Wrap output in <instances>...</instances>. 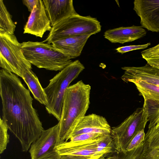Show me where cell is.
Returning a JSON list of instances; mask_svg holds the SVG:
<instances>
[{
    "instance_id": "6da1fadb",
    "label": "cell",
    "mask_w": 159,
    "mask_h": 159,
    "mask_svg": "<svg viewBox=\"0 0 159 159\" xmlns=\"http://www.w3.org/2000/svg\"><path fill=\"white\" fill-rule=\"evenodd\" d=\"M0 94L2 119L8 129L19 141L22 151L27 152L44 130L33 107L30 91L18 76L2 69L0 70Z\"/></svg>"
},
{
    "instance_id": "7a4b0ae2",
    "label": "cell",
    "mask_w": 159,
    "mask_h": 159,
    "mask_svg": "<svg viewBox=\"0 0 159 159\" xmlns=\"http://www.w3.org/2000/svg\"><path fill=\"white\" fill-rule=\"evenodd\" d=\"M91 89L89 85L80 80L66 89L58 123L60 144L70 139L78 124L85 116L90 103Z\"/></svg>"
},
{
    "instance_id": "3957f363",
    "label": "cell",
    "mask_w": 159,
    "mask_h": 159,
    "mask_svg": "<svg viewBox=\"0 0 159 159\" xmlns=\"http://www.w3.org/2000/svg\"><path fill=\"white\" fill-rule=\"evenodd\" d=\"M84 68L79 60L72 61L51 79L48 85L44 88L47 102L46 109L58 121L61 117L65 92L70 83Z\"/></svg>"
},
{
    "instance_id": "277c9868",
    "label": "cell",
    "mask_w": 159,
    "mask_h": 159,
    "mask_svg": "<svg viewBox=\"0 0 159 159\" xmlns=\"http://www.w3.org/2000/svg\"><path fill=\"white\" fill-rule=\"evenodd\" d=\"M21 46L27 61L39 68L61 71L72 62L69 57L52 44L28 41L21 43Z\"/></svg>"
},
{
    "instance_id": "5b68a950",
    "label": "cell",
    "mask_w": 159,
    "mask_h": 159,
    "mask_svg": "<svg viewBox=\"0 0 159 159\" xmlns=\"http://www.w3.org/2000/svg\"><path fill=\"white\" fill-rule=\"evenodd\" d=\"M101 30L100 22L90 16L77 14L66 18L52 27L46 39L43 42L49 44L62 38L83 35H92Z\"/></svg>"
},
{
    "instance_id": "8992f818",
    "label": "cell",
    "mask_w": 159,
    "mask_h": 159,
    "mask_svg": "<svg viewBox=\"0 0 159 159\" xmlns=\"http://www.w3.org/2000/svg\"><path fill=\"white\" fill-rule=\"evenodd\" d=\"M56 150L60 156H81L92 159H98L117 152L110 135L86 141L65 142L58 145Z\"/></svg>"
},
{
    "instance_id": "52a82bcc",
    "label": "cell",
    "mask_w": 159,
    "mask_h": 159,
    "mask_svg": "<svg viewBox=\"0 0 159 159\" xmlns=\"http://www.w3.org/2000/svg\"><path fill=\"white\" fill-rule=\"evenodd\" d=\"M0 66L21 78L26 69H32L14 34L0 31Z\"/></svg>"
},
{
    "instance_id": "ba28073f",
    "label": "cell",
    "mask_w": 159,
    "mask_h": 159,
    "mask_svg": "<svg viewBox=\"0 0 159 159\" xmlns=\"http://www.w3.org/2000/svg\"><path fill=\"white\" fill-rule=\"evenodd\" d=\"M148 122L147 111L143 106L137 108L118 125L111 128L110 135L117 152H125L134 136L145 129Z\"/></svg>"
},
{
    "instance_id": "9c48e42d",
    "label": "cell",
    "mask_w": 159,
    "mask_h": 159,
    "mask_svg": "<svg viewBox=\"0 0 159 159\" xmlns=\"http://www.w3.org/2000/svg\"><path fill=\"white\" fill-rule=\"evenodd\" d=\"M58 123L44 130L30 148L31 159H59L56 148L59 144Z\"/></svg>"
},
{
    "instance_id": "30bf717a",
    "label": "cell",
    "mask_w": 159,
    "mask_h": 159,
    "mask_svg": "<svg viewBox=\"0 0 159 159\" xmlns=\"http://www.w3.org/2000/svg\"><path fill=\"white\" fill-rule=\"evenodd\" d=\"M133 9L140 17L143 28L159 32V0H135Z\"/></svg>"
},
{
    "instance_id": "8fae6325",
    "label": "cell",
    "mask_w": 159,
    "mask_h": 159,
    "mask_svg": "<svg viewBox=\"0 0 159 159\" xmlns=\"http://www.w3.org/2000/svg\"><path fill=\"white\" fill-rule=\"evenodd\" d=\"M52 28L43 0H39L28 17L24 28V34H28L41 38Z\"/></svg>"
},
{
    "instance_id": "7c38bea8",
    "label": "cell",
    "mask_w": 159,
    "mask_h": 159,
    "mask_svg": "<svg viewBox=\"0 0 159 159\" xmlns=\"http://www.w3.org/2000/svg\"><path fill=\"white\" fill-rule=\"evenodd\" d=\"M121 79L124 82L132 83L142 81L159 86V68L152 66L148 64L141 66H125Z\"/></svg>"
},
{
    "instance_id": "4fadbf2b",
    "label": "cell",
    "mask_w": 159,
    "mask_h": 159,
    "mask_svg": "<svg viewBox=\"0 0 159 159\" xmlns=\"http://www.w3.org/2000/svg\"><path fill=\"white\" fill-rule=\"evenodd\" d=\"M52 27L73 15L77 14L72 0H43Z\"/></svg>"
},
{
    "instance_id": "5bb4252c",
    "label": "cell",
    "mask_w": 159,
    "mask_h": 159,
    "mask_svg": "<svg viewBox=\"0 0 159 159\" xmlns=\"http://www.w3.org/2000/svg\"><path fill=\"white\" fill-rule=\"evenodd\" d=\"M111 128L106 119L95 114L85 116L80 121L72 136L88 133H96L110 135Z\"/></svg>"
},
{
    "instance_id": "9a60e30c",
    "label": "cell",
    "mask_w": 159,
    "mask_h": 159,
    "mask_svg": "<svg viewBox=\"0 0 159 159\" xmlns=\"http://www.w3.org/2000/svg\"><path fill=\"white\" fill-rule=\"evenodd\" d=\"M147 32L142 26L121 27L106 30L104 38L112 43L123 44L132 42L145 36Z\"/></svg>"
},
{
    "instance_id": "2e32d148",
    "label": "cell",
    "mask_w": 159,
    "mask_h": 159,
    "mask_svg": "<svg viewBox=\"0 0 159 159\" xmlns=\"http://www.w3.org/2000/svg\"><path fill=\"white\" fill-rule=\"evenodd\" d=\"M90 36L83 35L69 37L55 41L51 44L72 59L80 56Z\"/></svg>"
},
{
    "instance_id": "e0dca14e",
    "label": "cell",
    "mask_w": 159,
    "mask_h": 159,
    "mask_svg": "<svg viewBox=\"0 0 159 159\" xmlns=\"http://www.w3.org/2000/svg\"><path fill=\"white\" fill-rule=\"evenodd\" d=\"M27 85L35 99L45 106L47 104L46 96L38 78L31 69L24 71L22 78Z\"/></svg>"
},
{
    "instance_id": "ac0fdd59",
    "label": "cell",
    "mask_w": 159,
    "mask_h": 159,
    "mask_svg": "<svg viewBox=\"0 0 159 159\" xmlns=\"http://www.w3.org/2000/svg\"><path fill=\"white\" fill-rule=\"evenodd\" d=\"M135 85L144 100H150L159 102V86L142 81L132 82Z\"/></svg>"
},
{
    "instance_id": "d6986e66",
    "label": "cell",
    "mask_w": 159,
    "mask_h": 159,
    "mask_svg": "<svg viewBox=\"0 0 159 159\" xmlns=\"http://www.w3.org/2000/svg\"><path fill=\"white\" fill-rule=\"evenodd\" d=\"M16 25L2 0H0V31L14 34Z\"/></svg>"
},
{
    "instance_id": "ffe728a7",
    "label": "cell",
    "mask_w": 159,
    "mask_h": 159,
    "mask_svg": "<svg viewBox=\"0 0 159 159\" xmlns=\"http://www.w3.org/2000/svg\"><path fill=\"white\" fill-rule=\"evenodd\" d=\"M149 124L148 129L159 125V102L150 100H144Z\"/></svg>"
},
{
    "instance_id": "44dd1931",
    "label": "cell",
    "mask_w": 159,
    "mask_h": 159,
    "mask_svg": "<svg viewBox=\"0 0 159 159\" xmlns=\"http://www.w3.org/2000/svg\"><path fill=\"white\" fill-rule=\"evenodd\" d=\"M142 58L149 65L159 68V43L141 52Z\"/></svg>"
},
{
    "instance_id": "7402d4cb",
    "label": "cell",
    "mask_w": 159,
    "mask_h": 159,
    "mask_svg": "<svg viewBox=\"0 0 159 159\" xmlns=\"http://www.w3.org/2000/svg\"><path fill=\"white\" fill-rule=\"evenodd\" d=\"M143 142L144 146L149 148H159V125L148 129Z\"/></svg>"
},
{
    "instance_id": "603a6c76",
    "label": "cell",
    "mask_w": 159,
    "mask_h": 159,
    "mask_svg": "<svg viewBox=\"0 0 159 159\" xmlns=\"http://www.w3.org/2000/svg\"><path fill=\"white\" fill-rule=\"evenodd\" d=\"M8 129L5 121L1 118L0 120V153L3 152L6 149L9 142V135L8 133Z\"/></svg>"
},
{
    "instance_id": "cb8c5ba5",
    "label": "cell",
    "mask_w": 159,
    "mask_h": 159,
    "mask_svg": "<svg viewBox=\"0 0 159 159\" xmlns=\"http://www.w3.org/2000/svg\"><path fill=\"white\" fill-rule=\"evenodd\" d=\"M143 148V142L138 147L125 152H117L115 154L116 159H139Z\"/></svg>"
},
{
    "instance_id": "d4e9b609",
    "label": "cell",
    "mask_w": 159,
    "mask_h": 159,
    "mask_svg": "<svg viewBox=\"0 0 159 159\" xmlns=\"http://www.w3.org/2000/svg\"><path fill=\"white\" fill-rule=\"evenodd\" d=\"M104 135L96 133L82 134L73 136L70 139L71 142H79L94 140L99 138Z\"/></svg>"
},
{
    "instance_id": "484cf974",
    "label": "cell",
    "mask_w": 159,
    "mask_h": 159,
    "mask_svg": "<svg viewBox=\"0 0 159 159\" xmlns=\"http://www.w3.org/2000/svg\"><path fill=\"white\" fill-rule=\"evenodd\" d=\"M139 159H159V148H149L143 145Z\"/></svg>"
},
{
    "instance_id": "4316f807",
    "label": "cell",
    "mask_w": 159,
    "mask_h": 159,
    "mask_svg": "<svg viewBox=\"0 0 159 159\" xmlns=\"http://www.w3.org/2000/svg\"><path fill=\"white\" fill-rule=\"evenodd\" d=\"M145 134L144 129L139 132L133 138L127 148V151H130L138 147L143 142Z\"/></svg>"
},
{
    "instance_id": "83f0119b",
    "label": "cell",
    "mask_w": 159,
    "mask_h": 159,
    "mask_svg": "<svg viewBox=\"0 0 159 159\" xmlns=\"http://www.w3.org/2000/svg\"><path fill=\"white\" fill-rule=\"evenodd\" d=\"M151 45L150 43L138 45H130L118 47L116 49L117 52L123 54L131 51L143 49L148 48Z\"/></svg>"
},
{
    "instance_id": "f1b7e54d",
    "label": "cell",
    "mask_w": 159,
    "mask_h": 159,
    "mask_svg": "<svg viewBox=\"0 0 159 159\" xmlns=\"http://www.w3.org/2000/svg\"><path fill=\"white\" fill-rule=\"evenodd\" d=\"M59 159H92L90 158L81 156L71 155L61 156ZM98 159H116L115 154L110 155L107 156L102 157Z\"/></svg>"
},
{
    "instance_id": "f546056e",
    "label": "cell",
    "mask_w": 159,
    "mask_h": 159,
    "mask_svg": "<svg viewBox=\"0 0 159 159\" xmlns=\"http://www.w3.org/2000/svg\"><path fill=\"white\" fill-rule=\"evenodd\" d=\"M39 1V0H23L22 2L23 4L27 7L29 11L31 12Z\"/></svg>"
}]
</instances>
